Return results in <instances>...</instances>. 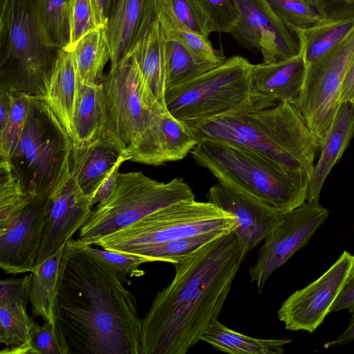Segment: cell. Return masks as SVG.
<instances>
[{
    "label": "cell",
    "instance_id": "6da1fadb",
    "mask_svg": "<svg viewBox=\"0 0 354 354\" xmlns=\"http://www.w3.org/2000/svg\"><path fill=\"white\" fill-rule=\"evenodd\" d=\"M127 277L69 239L61 259L56 327L66 354H140L142 319Z\"/></svg>",
    "mask_w": 354,
    "mask_h": 354
},
{
    "label": "cell",
    "instance_id": "7a4b0ae2",
    "mask_svg": "<svg viewBox=\"0 0 354 354\" xmlns=\"http://www.w3.org/2000/svg\"><path fill=\"white\" fill-rule=\"evenodd\" d=\"M245 256L233 232L173 265L171 282L142 319L140 354H185L218 319Z\"/></svg>",
    "mask_w": 354,
    "mask_h": 354
},
{
    "label": "cell",
    "instance_id": "3957f363",
    "mask_svg": "<svg viewBox=\"0 0 354 354\" xmlns=\"http://www.w3.org/2000/svg\"><path fill=\"white\" fill-rule=\"evenodd\" d=\"M190 130L198 142L207 139L234 145L309 176L320 148L296 105L288 102L218 116Z\"/></svg>",
    "mask_w": 354,
    "mask_h": 354
},
{
    "label": "cell",
    "instance_id": "277c9868",
    "mask_svg": "<svg viewBox=\"0 0 354 354\" xmlns=\"http://www.w3.org/2000/svg\"><path fill=\"white\" fill-rule=\"evenodd\" d=\"M196 163L218 183L252 196L281 212L307 198L309 176L288 171L239 146L203 140L190 152Z\"/></svg>",
    "mask_w": 354,
    "mask_h": 354
},
{
    "label": "cell",
    "instance_id": "5b68a950",
    "mask_svg": "<svg viewBox=\"0 0 354 354\" xmlns=\"http://www.w3.org/2000/svg\"><path fill=\"white\" fill-rule=\"evenodd\" d=\"M57 52L44 40L37 0L0 2V89L44 99Z\"/></svg>",
    "mask_w": 354,
    "mask_h": 354
},
{
    "label": "cell",
    "instance_id": "8992f818",
    "mask_svg": "<svg viewBox=\"0 0 354 354\" xmlns=\"http://www.w3.org/2000/svg\"><path fill=\"white\" fill-rule=\"evenodd\" d=\"M252 66L242 56L227 58L201 75L166 90L165 107L190 129L218 116L274 106L277 102L254 91Z\"/></svg>",
    "mask_w": 354,
    "mask_h": 354
},
{
    "label": "cell",
    "instance_id": "52a82bcc",
    "mask_svg": "<svg viewBox=\"0 0 354 354\" xmlns=\"http://www.w3.org/2000/svg\"><path fill=\"white\" fill-rule=\"evenodd\" d=\"M73 142L44 99L32 97L22 132L8 161L25 192L50 195L71 175Z\"/></svg>",
    "mask_w": 354,
    "mask_h": 354
},
{
    "label": "cell",
    "instance_id": "ba28073f",
    "mask_svg": "<svg viewBox=\"0 0 354 354\" xmlns=\"http://www.w3.org/2000/svg\"><path fill=\"white\" fill-rule=\"evenodd\" d=\"M100 84L104 123L99 137L126 154L167 110L153 93L131 55L111 65Z\"/></svg>",
    "mask_w": 354,
    "mask_h": 354
},
{
    "label": "cell",
    "instance_id": "9c48e42d",
    "mask_svg": "<svg viewBox=\"0 0 354 354\" xmlns=\"http://www.w3.org/2000/svg\"><path fill=\"white\" fill-rule=\"evenodd\" d=\"M238 226L235 217L215 205L184 200L95 241L92 245L124 254L207 232L227 234Z\"/></svg>",
    "mask_w": 354,
    "mask_h": 354
},
{
    "label": "cell",
    "instance_id": "30bf717a",
    "mask_svg": "<svg viewBox=\"0 0 354 354\" xmlns=\"http://www.w3.org/2000/svg\"><path fill=\"white\" fill-rule=\"evenodd\" d=\"M195 196L183 178L159 182L140 171L119 173L111 195L97 204L81 227L78 240L92 245L98 239L170 205Z\"/></svg>",
    "mask_w": 354,
    "mask_h": 354
},
{
    "label": "cell",
    "instance_id": "8fae6325",
    "mask_svg": "<svg viewBox=\"0 0 354 354\" xmlns=\"http://www.w3.org/2000/svg\"><path fill=\"white\" fill-rule=\"evenodd\" d=\"M353 57L354 28L322 58L306 68L295 105L320 145L342 105V90Z\"/></svg>",
    "mask_w": 354,
    "mask_h": 354
},
{
    "label": "cell",
    "instance_id": "7c38bea8",
    "mask_svg": "<svg viewBox=\"0 0 354 354\" xmlns=\"http://www.w3.org/2000/svg\"><path fill=\"white\" fill-rule=\"evenodd\" d=\"M353 277L354 254L344 250L323 274L282 303L277 312L279 321L287 330L313 333Z\"/></svg>",
    "mask_w": 354,
    "mask_h": 354
},
{
    "label": "cell",
    "instance_id": "4fadbf2b",
    "mask_svg": "<svg viewBox=\"0 0 354 354\" xmlns=\"http://www.w3.org/2000/svg\"><path fill=\"white\" fill-rule=\"evenodd\" d=\"M329 215L319 202L306 201L283 214L281 223L265 239L249 274L261 293L270 275L304 247Z\"/></svg>",
    "mask_w": 354,
    "mask_h": 354
},
{
    "label": "cell",
    "instance_id": "5bb4252c",
    "mask_svg": "<svg viewBox=\"0 0 354 354\" xmlns=\"http://www.w3.org/2000/svg\"><path fill=\"white\" fill-rule=\"evenodd\" d=\"M50 196H32L17 211L0 220V267L6 273L35 270Z\"/></svg>",
    "mask_w": 354,
    "mask_h": 354
},
{
    "label": "cell",
    "instance_id": "9a60e30c",
    "mask_svg": "<svg viewBox=\"0 0 354 354\" xmlns=\"http://www.w3.org/2000/svg\"><path fill=\"white\" fill-rule=\"evenodd\" d=\"M239 19L230 34L242 46L258 49L270 64L297 55L295 32L276 15L266 0H234Z\"/></svg>",
    "mask_w": 354,
    "mask_h": 354
},
{
    "label": "cell",
    "instance_id": "2e32d148",
    "mask_svg": "<svg viewBox=\"0 0 354 354\" xmlns=\"http://www.w3.org/2000/svg\"><path fill=\"white\" fill-rule=\"evenodd\" d=\"M207 199L235 217L238 226L233 232L245 257L281 223L283 214L252 196L220 183L209 189Z\"/></svg>",
    "mask_w": 354,
    "mask_h": 354
},
{
    "label": "cell",
    "instance_id": "e0dca14e",
    "mask_svg": "<svg viewBox=\"0 0 354 354\" xmlns=\"http://www.w3.org/2000/svg\"><path fill=\"white\" fill-rule=\"evenodd\" d=\"M92 207L89 197L82 192L72 174L50 194L36 266L53 255L81 229Z\"/></svg>",
    "mask_w": 354,
    "mask_h": 354
},
{
    "label": "cell",
    "instance_id": "ac0fdd59",
    "mask_svg": "<svg viewBox=\"0 0 354 354\" xmlns=\"http://www.w3.org/2000/svg\"><path fill=\"white\" fill-rule=\"evenodd\" d=\"M197 143L189 128L166 111L126 155L131 162L158 166L183 159Z\"/></svg>",
    "mask_w": 354,
    "mask_h": 354
},
{
    "label": "cell",
    "instance_id": "d6986e66",
    "mask_svg": "<svg viewBox=\"0 0 354 354\" xmlns=\"http://www.w3.org/2000/svg\"><path fill=\"white\" fill-rule=\"evenodd\" d=\"M156 18L154 0H113L105 28L111 65L127 56Z\"/></svg>",
    "mask_w": 354,
    "mask_h": 354
},
{
    "label": "cell",
    "instance_id": "ffe728a7",
    "mask_svg": "<svg viewBox=\"0 0 354 354\" xmlns=\"http://www.w3.org/2000/svg\"><path fill=\"white\" fill-rule=\"evenodd\" d=\"M306 64L299 48L297 55L276 62L253 64L252 82L254 91L276 102L296 104L301 93Z\"/></svg>",
    "mask_w": 354,
    "mask_h": 354
},
{
    "label": "cell",
    "instance_id": "44dd1931",
    "mask_svg": "<svg viewBox=\"0 0 354 354\" xmlns=\"http://www.w3.org/2000/svg\"><path fill=\"white\" fill-rule=\"evenodd\" d=\"M354 138V104H342L320 145L321 153L309 176L307 201L319 202L324 182Z\"/></svg>",
    "mask_w": 354,
    "mask_h": 354
},
{
    "label": "cell",
    "instance_id": "7402d4cb",
    "mask_svg": "<svg viewBox=\"0 0 354 354\" xmlns=\"http://www.w3.org/2000/svg\"><path fill=\"white\" fill-rule=\"evenodd\" d=\"M79 84L72 50L67 47L58 50L44 100L72 140Z\"/></svg>",
    "mask_w": 354,
    "mask_h": 354
},
{
    "label": "cell",
    "instance_id": "603a6c76",
    "mask_svg": "<svg viewBox=\"0 0 354 354\" xmlns=\"http://www.w3.org/2000/svg\"><path fill=\"white\" fill-rule=\"evenodd\" d=\"M124 156L128 158L115 145L98 137L86 146H73L71 174L82 192L89 197L98 183Z\"/></svg>",
    "mask_w": 354,
    "mask_h": 354
},
{
    "label": "cell",
    "instance_id": "cb8c5ba5",
    "mask_svg": "<svg viewBox=\"0 0 354 354\" xmlns=\"http://www.w3.org/2000/svg\"><path fill=\"white\" fill-rule=\"evenodd\" d=\"M127 55L134 57L153 93L165 107V37L157 16Z\"/></svg>",
    "mask_w": 354,
    "mask_h": 354
},
{
    "label": "cell",
    "instance_id": "d4e9b609",
    "mask_svg": "<svg viewBox=\"0 0 354 354\" xmlns=\"http://www.w3.org/2000/svg\"><path fill=\"white\" fill-rule=\"evenodd\" d=\"M201 340L214 349L231 354H281L284 346L291 339H259L234 331L214 321L207 329Z\"/></svg>",
    "mask_w": 354,
    "mask_h": 354
},
{
    "label": "cell",
    "instance_id": "484cf974",
    "mask_svg": "<svg viewBox=\"0 0 354 354\" xmlns=\"http://www.w3.org/2000/svg\"><path fill=\"white\" fill-rule=\"evenodd\" d=\"M71 48L73 53L78 80L82 84H100L111 50L105 28L92 30L83 35Z\"/></svg>",
    "mask_w": 354,
    "mask_h": 354
},
{
    "label": "cell",
    "instance_id": "4316f807",
    "mask_svg": "<svg viewBox=\"0 0 354 354\" xmlns=\"http://www.w3.org/2000/svg\"><path fill=\"white\" fill-rule=\"evenodd\" d=\"M21 301H0V342L6 347L1 354H32V331L35 322Z\"/></svg>",
    "mask_w": 354,
    "mask_h": 354
},
{
    "label": "cell",
    "instance_id": "83f0119b",
    "mask_svg": "<svg viewBox=\"0 0 354 354\" xmlns=\"http://www.w3.org/2000/svg\"><path fill=\"white\" fill-rule=\"evenodd\" d=\"M65 245L37 266L31 272L30 302L32 315L34 317H41L44 321L48 320L55 326L57 280Z\"/></svg>",
    "mask_w": 354,
    "mask_h": 354
},
{
    "label": "cell",
    "instance_id": "f1b7e54d",
    "mask_svg": "<svg viewBox=\"0 0 354 354\" xmlns=\"http://www.w3.org/2000/svg\"><path fill=\"white\" fill-rule=\"evenodd\" d=\"M354 28V18L322 20L295 33L302 52L306 68L315 63L343 40Z\"/></svg>",
    "mask_w": 354,
    "mask_h": 354
},
{
    "label": "cell",
    "instance_id": "f546056e",
    "mask_svg": "<svg viewBox=\"0 0 354 354\" xmlns=\"http://www.w3.org/2000/svg\"><path fill=\"white\" fill-rule=\"evenodd\" d=\"M103 123L100 84L80 83L74 113L73 146H86L97 139Z\"/></svg>",
    "mask_w": 354,
    "mask_h": 354
},
{
    "label": "cell",
    "instance_id": "4dcf8cb0",
    "mask_svg": "<svg viewBox=\"0 0 354 354\" xmlns=\"http://www.w3.org/2000/svg\"><path fill=\"white\" fill-rule=\"evenodd\" d=\"M154 7L164 34L180 41L199 61L219 65L226 60L223 52L216 49L208 37L182 24L172 14L165 0H154Z\"/></svg>",
    "mask_w": 354,
    "mask_h": 354
},
{
    "label": "cell",
    "instance_id": "1f68e13d",
    "mask_svg": "<svg viewBox=\"0 0 354 354\" xmlns=\"http://www.w3.org/2000/svg\"><path fill=\"white\" fill-rule=\"evenodd\" d=\"M163 35L166 66L165 91L187 82L218 66L199 61L180 41L164 32Z\"/></svg>",
    "mask_w": 354,
    "mask_h": 354
},
{
    "label": "cell",
    "instance_id": "d6a6232c",
    "mask_svg": "<svg viewBox=\"0 0 354 354\" xmlns=\"http://www.w3.org/2000/svg\"><path fill=\"white\" fill-rule=\"evenodd\" d=\"M37 12L45 43L57 50L66 48L70 40L69 0H37Z\"/></svg>",
    "mask_w": 354,
    "mask_h": 354
},
{
    "label": "cell",
    "instance_id": "836d02e7",
    "mask_svg": "<svg viewBox=\"0 0 354 354\" xmlns=\"http://www.w3.org/2000/svg\"><path fill=\"white\" fill-rule=\"evenodd\" d=\"M208 37L214 32L229 33L239 19L234 0H190Z\"/></svg>",
    "mask_w": 354,
    "mask_h": 354
},
{
    "label": "cell",
    "instance_id": "e575fe53",
    "mask_svg": "<svg viewBox=\"0 0 354 354\" xmlns=\"http://www.w3.org/2000/svg\"><path fill=\"white\" fill-rule=\"evenodd\" d=\"M223 234H225L212 232L179 239L141 249L133 255L144 257L149 262L163 261L174 264L181 258Z\"/></svg>",
    "mask_w": 354,
    "mask_h": 354
},
{
    "label": "cell",
    "instance_id": "d590c367",
    "mask_svg": "<svg viewBox=\"0 0 354 354\" xmlns=\"http://www.w3.org/2000/svg\"><path fill=\"white\" fill-rule=\"evenodd\" d=\"M68 21L70 40L67 48L88 32L106 28L108 23L97 0H69Z\"/></svg>",
    "mask_w": 354,
    "mask_h": 354
},
{
    "label": "cell",
    "instance_id": "8d00e7d4",
    "mask_svg": "<svg viewBox=\"0 0 354 354\" xmlns=\"http://www.w3.org/2000/svg\"><path fill=\"white\" fill-rule=\"evenodd\" d=\"M276 15L293 32L320 22L315 0H266Z\"/></svg>",
    "mask_w": 354,
    "mask_h": 354
},
{
    "label": "cell",
    "instance_id": "74e56055",
    "mask_svg": "<svg viewBox=\"0 0 354 354\" xmlns=\"http://www.w3.org/2000/svg\"><path fill=\"white\" fill-rule=\"evenodd\" d=\"M10 115L3 129L0 131V158L9 159L18 142L28 115L31 97L12 93Z\"/></svg>",
    "mask_w": 354,
    "mask_h": 354
},
{
    "label": "cell",
    "instance_id": "f35d334b",
    "mask_svg": "<svg viewBox=\"0 0 354 354\" xmlns=\"http://www.w3.org/2000/svg\"><path fill=\"white\" fill-rule=\"evenodd\" d=\"M86 248L111 265L123 276L140 277L144 272L140 269L142 263H149L144 257L93 248L84 244Z\"/></svg>",
    "mask_w": 354,
    "mask_h": 354
},
{
    "label": "cell",
    "instance_id": "ab89813d",
    "mask_svg": "<svg viewBox=\"0 0 354 354\" xmlns=\"http://www.w3.org/2000/svg\"><path fill=\"white\" fill-rule=\"evenodd\" d=\"M31 345L32 354H66L58 337L56 326L48 320L41 326L35 322Z\"/></svg>",
    "mask_w": 354,
    "mask_h": 354
},
{
    "label": "cell",
    "instance_id": "60d3db41",
    "mask_svg": "<svg viewBox=\"0 0 354 354\" xmlns=\"http://www.w3.org/2000/svg\"><path fill=\"white\" fill-rule=\"evenodd\" d=\"M315 6L324 20L354 18V0H315Z\"/></svg>",
    "mask_w": 354,
    "mask_h": 354
},
{
    "label": "cell",
    "instance_id": "b9f144b4",
    "mask_svg": "<svg viewBox=\"0 0 354 354\" xmlns=\"http://www.w3.org/2000/svg\"><path fill=\"white\" fill-rule=\"evenodd\" d=\"M31 274L23 278L6 279L0 281V301L7 300L30 301Z\"/></svg>",
    "mask_w": 354,
    "mask_h": 354
},
{
    "label": "cell",
    "instance_id": "7bdbcfd3",
    "mask_svg": "<svg viewBox=\"0 0 354 354\" xmlns=\"http://www.w3.org/2000/svg\"><path fill=\"white\" fill-rule=\"evenodd\" d=\"M175 17L189 29L203 35L201 21L190 0H165Z\"/></svg>",
    "mask_w": 354,
    "mask_h": 354
},
{
    "label": "cell",
    "instance_id": "ee69618b",
    "mask_svg": "<svg viewBox=\"0 0 354 354\" xmlns=\"http://www.w3.org/2000/svg\"><path fill=\"white\" fill-rule=\"evenodd\" d=\"M127 160H128L127 156L122 158L98 183L94 191L89 196L92 206L104 201L111 195L116 185L119 168Z\"/></svg>",
    "mask_w": 354,
    "mask_h": 354
},
{
    "label": "cell",
    "instance_id": "f6af8a7d",
    "mask_svg": "<svg viewBox=\"0 0 354 354\" xmlns=\"http://www.w3.org/2000/svg\"><path fill=\"white\" fill-rule=\"evenodd\" d=\"M344 310L354 313V277L346 284L331 308V312Z\"/></svg>",
    "mask_w": 354,
    "mask_h": 354
},
{
    "label": "cell",
    "instance_id": "bcb514c9",
    "mask_svg": "<svg viewBox=\"0 0 354 354\" xmlns=\"http://www.w3.org/2000/svg\"><path fill=\"white\" fill-rule=\"evenodd\" d=\"M13 99L12 93L0 89V131L3 129L8 122Z\"/></svg>",
    "mask_w": 354,
    "mask_h": 354
},
{
    "label": "cell",
    "instance_id": "7dc6e473",
    "mask_svg": "<svg viewBox=\"0 0 354 354\" xmlns=\"http://www.w3.org/2000/svg\"><path fill=\"white\" fill-rule=\"evenodd\" d=\"M354 341V313L350 319L346 328L335 339L324 344V347L328 348L333 346L348 344Z\"/></svg>",
    "mask_w": 354,
    "mask_h": 354
},
{
    "label": "cell",
    "instance_id": "c3c4849f",
    "mask_svg": "<svg viewBox=\"0 0 354 354\" xmlns=\"http://www.w3.org/2000/svg\"><path fill=\"white\" fill-rule=\"evenodd\" d=\"M354 95V57L348 68L347 75L346 76L339 102L343 104L344 102H350Z\"/></svg>",
    "mask_w": 354,
    "mask_h": 354
},
{
    "label": "cell",
    "instance_id": "681fc988",
    "mask_svg": "<svg viewBox=\"0 0 354 354\" xmlns=\"http://www.w3.org/2000/svg\"><path fill=\"white\" fill-rule=\"evenodd\" d=\"M97 1L101 6V8L103 11L104 16L109 20V16L113 0H97Z\"/></svg>",
    "mask_w": 354,
    "mask_h": 354
},
{
    "label": "cell",
    "instance_id": "f907efd6",
    "mask_svg": "<svg viewBox=\"0 0 354 354\" xmlns=\"http://www.w3.org/2000/svg\"><path fill=\"white\" fill-rule=\"evenodd\" d=\"M350 102L354 104V95H353L352 100Z\"/></svg>",
    "mask_w": 354,
    "mask_h": 354
},
{
    "label": "cell",
    "instance_id": "816d5d0a",
    "mask_svg": "<svg viewBox=\"0 0 354 354\" xmlns=\"http://www.w3.org/2000/svg\"><path fill=\"white\" fill-rule=\"evenodd\" d=\"M3 0H0V2L2 1Z\"/></svg>",
    "mask_w": 354,
    "mask_h": 354
}]
</instances>
